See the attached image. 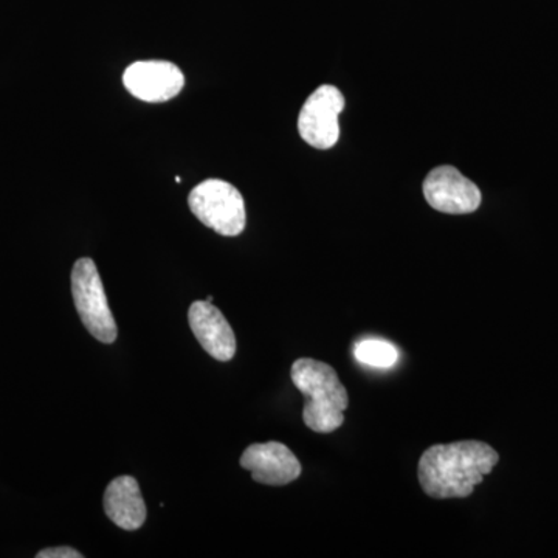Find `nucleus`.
<instances>
[{
  "label": "nucleus",
  "mask_w": 558,
  "mask_h": 558,
  "mask_svg": "<svg viewBox=\"0 0 558 558\" xmlns=\"http://www.w3.org/2000/svg\"><path fill=\"white\" fill-rule=\"evenodd\" d=\"M424 196L429 207L446 215H470L481 205V191L457 168H435L424 182Z\"/></svg>",
  "instance_id": "nucleus-6"
},
{
  "label": "nucleus",
  "mask_w": 558,
  "mask_h": 558,
  "mask_svg": "<svg viewBox=\"0 0 558 558\" xmlns=\"http://www.w3.org/2000/svg\"><path fill=\"white\" fill-rule=\"evenodd\" d=\"M72 295L84 328L101 343H113L119 329L110 312L100 274L90 258H81L73 266Z\"/></svg>",
  "instance_id": "nucleus-4"
},
{
  "label": "nucleus",
  "mask_w": 558,
  "mask_h": 558,
  "mask_svg": "<svg viewBox=\"0 0 558 558\" xmlns=\"http://www.w3.org/2000/svg\"><path fill=\"white\" fill-rule=\"evenodd\" d=\"M241 468L252 473V478L266 486H286L299 480L301 464L284 444H253L241 457Z\"/></svg>",
  "instance_id": "nucleus-8"
},
{
  "label": "nucleus",
  "mask_w": 558,
  "mask_h": 558,
  "mask_svg": "<svg viewBox=\"0 0 558 558\" xmlns=\"http://www.w3.org/2000/svg\"><path fill=\"white\" fill-rule=\"evenodd\" d=\"M355 359L371 368L388 369L399 362V349L387 340L366 339L354 348Z\"/></svg>",
  "instance_id": "nucleus-11"
},
{
  "label": "nucleus",
  "mask_w": 558,
  "mask_h": 558,
  "mask_svg": "<svg viewBox=\"0 0 558 558\" xmlns=\"http://www.w3.org/2000/svg\"><path fill=\"white\" fill-rule=\"evenodd\" d=\"M498 461L497 450L480 440L438 444L422 453L418 484L435 499L468 498Z\"/></svg>",
  "instance_id": "nucleus-1"
},
{
  "label": "nucleus",
  "mask_w": 558,
  "mask_h": 558,
  "mask_svg": "<svg viewBox=\"0 0 558 558\" xmlns=\"http://www.w3.org/2000/svg\"><path fill=\"white\" fill-rule=\"evenodd\" d=\"M205 301H208V303H213V296H211V295H208V296H207V300H205Z\"/></svg>",
  "instance_id": "nucleus-13"
},
{
  "label": "nucleus",
  "mask_w": 558,
  "mask_h": 558,
  "mask_svg": "<svg viewBox=\"0 0 558 558\" xmlns=\"http://www.w3.org/2000/svg\"><path fill=\"white\" fill-rule=\"evenodd\" d=\"M343 109L344 97L337 87H318L301 109V138L317 149H330L336 146L340 137L339 116Z\"/></svg>",
  "instance_id": "nucleus-5"
},
{
  "label": "nucleus",
  "mask_w": 558,
  "mask_h": 558,
  "mask_svg": "<svg viewBox=\"0 0 558 558\" xmlns=\"http://www.w3.org/2000/svg\"><path fill=\"white\" fill-rule=\"evenodd\" d=\"M190 328L201 347L219 362H230L236 354V336L218 307L196 301L189 311Z\"/></svg>",
  "instance_id": "nucleus-9"
},
{
  "label": "nucleus",
  "mask_w": 558,
  "mask_h": 558,
  "mask_svg": "<svg viewBox=\"0 0 558 558\" xmlns=\"http://www.w3.org/2000/svg\"><path fill=\"white\" fill-rule=\"evenodd\" d=\"M124 87L138 100L165 102L178 97L185 86V76L178 65L168 61H138L123 75Z\"/></svg>",
  "instance_id": "nucleus-7"
},
{
  "label": "nucleus",
  "mask_w": 558,
  "mask_h": 558,
  "mask_svg": "<svg viewBox=\"0 0 558 558\" xmlns=\"http://www.w3.org/2000/svg\"><path fill=\"white\" fill-rule=\"evenodd\" d=\"M38 558H81L83 554L78 550L68 548V546H61V548H49L40 550Z\"/></svg>",
  "instance_id": "nucleus-12"
},
{
  "label": "nucleus",
  "mask_w": 558,
  "mask_h": 558,
  "mask_svg": "<svg viewBox=\"0 0 558 558\" xmlns=\"http://www.w3.org/2000/svg\"><path fill=\"white\" fill-rule=\"evenodd\" d=\"M191 211L208 229L222 236H238L245 229L247 213L244 197L226 180L209 179L190 193Z\"/></svg>",
  "instance_id": "nucleus-3"
},
{
  "label": "nucleus",
  "mask_w": 558,
  "mask_h": 558,
  "mask_svg": "<svg viewBox=\"0 0 558 558\" xmlns=\"http://www.w3.org/2000/svg\"><path fill=\"white\" fill-rule=\"evenodd\" d=\"M292 381L306 398L303 421L315 433H332L344 422L348 389L328 363L300 359L292 366Z\"/></svg>",
  "instance_id": "nucleus-2"
},
{
  "label": "nucleus",
  "mask_w": 558,
  "mask_h": 558,
  "mask_svg": "<svg viewBox=\"0 0 558 558\" xmlns=\"http://www.w3.org/2000/svg\"><path fill=\"white\" fill-rule=\"evenodd\" d=\"M105 510L108 519L124 531H137L146 521V505L137 480L119 476L105 492Z\"/></svg>",
  "instance_id": "nucleus-10"
}]
</instances>
